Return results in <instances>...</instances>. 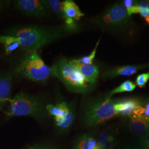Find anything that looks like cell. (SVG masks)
Instances as JSON below:
<instances>
[{
	"label": "cell",
	"mask_w": 149,
	"mask_h": 149,
	"mask_svg": "<svg viewBox=\"0 0 149 149\" xmlns=\"http://www.w3.org/2000/svg\"><path fill=\"white\" fill-rule=\"evenodd\" d=\"M79 24L70 26L65 23L57 26L33 24L19 26L10 29L7 35L18 38L21 48L27 52L37 51L44 45L80 31Z\"/></svg>",
	"instance_id": "obj_1"
},
{
	"label": "cell",
	"mask_w": 149,
	"mask_h": 149,
	"mask_svg": "<svg viewBox=\"0 0 149 149\" xmlns=\"http://www.w3.org/2000/svg\"><path fill=\"white\" fill-rule=\"evenodd\" d=\"M53 76L59 79L68 90L75 93L85 94L93 90L96 83L87 79L70 65L65 57L58 59L51 67Z\"/></svg>",
	"instance_id": "obj_2"
},
{
	"label": "cell",
	"mask_w": 149,
	"mask_h": 149,
	"mask_svg": "<svg viewBox=\"0 0 149 149\" xmlns=\"http://www.w3.org/2000/svg\"><path fill=\"white\" fill-rule=\"evenodd\" d=\"M102 30L114 34H125L130 26V17L122 2L114 3L91 20Z\"/></svg>",
	"instance_id": "obj_3"
},
{
	"label": "cell",
	"mask_w": 149,
	"mask_h": 149,
	"mask_svg": "<svg viewBox=\"0 0 149 149\" xmlns=\"http://www.w3.org/2000/svg\"><path fill=\"white\" fill-rule=\"evenodd\" d=\"M17 74L33 82L44 84L52 74L51 68L47 66L37 51L28 52L16 69Z\"/></svg>",
	"instance_id": "obj_4"
},
{
	"label": "cell",
	"mask_w": 149,
	"mask_h": 149,
	"mask_svg": "<svg viewBox=\"0 0 149 149\" xmlns=\"http://www.w3.org/2000/svg\"><path fill=\"white\" fill-rule=\"evenodd\" d=\"M116 103V100L106 97L91 100L84 108L83 122L88 127H95L117 116Z\"/></svg>",
	"instance_id": "obj_5"
},
{
	"label": "cell",
	"mask_w": 149,
	"mask_h": 149,
	"mask_svg": "<svg viewBox=\"0 0 149 149\" xmlns=\"http://www.w3.org/2000/svg\"><path fill=\"white\" fill-rule=\"evenodd\" d=\"M8 116L36 117L42 111V104L35 97L21 92L11 100Z\"/></svg>",
	"instance_id": "obj_6"
},
{
	"label": "cell",
	"mask_w": 149,
	"mask_h": 149,
	"mask_svg": "<svg viewBox=\"0 0 149 149\" xmlns=\"http://www.w3.org/2000/svg\"><path fill=\"white\" fill-rule=\"evenodd\" d=\"M13 3L22 14L36 18L49 16L52 11L47 1L45 0H16Z\"/></svg>",
	"instance_id": "obj_7"
},
{
	"label": "cell",
	"mask_w": 149,
	"mask_h": 149,
	"mask_svg": "<svg viewBox=\"0 0 149 149\" xmlns=\"http://www.w3.org/2000/svg\"><path fill=\"white\" fill-rule=\"evenodd\" d=\"M116 108L119 115L130 117L133 115L141 116L145 111L140 102L135 98H124L116 101Z\"/></svg>",
	"instance_id": "obj_8"
},
{
	"label": "cell",
	"mask_w": 149,
	"mask_h": 149,
	"mask_svg": "<svg viewBox=\"0 0 149 149\" xmlns=\"http://www.w3.org/2000/svg\"><path fill=\"white\" fill-rule=\"evenodd\" d=\"M149 67V64L140 65H124L116 67L105 71L101 75L102 80H111L119 76H130L140 70Z\"/></svg>",
	"instance_id": "obj_9"
},
{
	"label": "cell",
	"mask_w": 149,
	"mask_h": 149,
	"mask_svg": "<svg viewBox=\"0 0 149 149\" xmlns=\"http://www.w3.org/2000/svg\"><path fill=\"white\" fill-rule=\"evenodd\" d=\"M70 65L74 67L88 80L97 83L99 74L98 68L93 64H84L77 62L74 59L69 60Z\"/></svg>",
	"instance_id": "obj_10"
},
{
	"label": "cell",
	"mask_w": 149,
	"mask_h": 149,
	"mask_svg": "<svg viewBox=\"0 0 149 149\" xmlns=\"http://www.w3.org/2000/svg\"><path fill=\"white\" fill-rule=\"evenodd\" d=\"M129 117L130 118L129 128L134 135L141 136L148 132L149 129V123L144 116L133 115Z\"/></svg>",
	"instance_id": "obj_11"
},
{
	"label": "cell",
	"mask_w": 149,
	"mask_h": 149,
	"mask_svg": "<svg viewBox=\"0 0 149 149\" xmlns=\"http://www.w3.org/2000/svg\"><path fill=\"white\" fill-rule=\"evenodd\" d=\"M12 85V77L8 72H0V104L11 101L10 98Z\"/></svg>",
	"instance_id": "obj_12"
},
{
	"label": "cell",
	"mask_w": 149,
	"mask_h": 149,
	"mask_svg": "<svg viewBox=\"0 0 149 149\" xmlns=\"http://www.w3.org/2000/svg\"><path fill=\"white\" fill-rule=\"evenodd\" d=\"M63 10L66 18H69L76 21L80 20L82 17L85 16L74 1L66 0L63 1Z\"/></svg>",
	"instance_id": "obj_13"
},
{
	"label": "cell",
	"mask_w": 149,
	"mask_h": 149,
	"mask_svg": "<svg viewBox=\"0 0 149 149\" xmlns=\"http://www.w3.org/2000/svg\"><path fill=\"white\" fill-rule=\"evenodd\" d=\"M0 43L4 45L6 54L7 55L11 54L17 48L21 47L19 39L16 37L8 35L0 36Z\"/></svg>",
	"instance_id": "obj_14"
},
{
	"label": "cell",
	"mask_w": 149,
	"mask_h": 149,
	"mask_svg": "<svg viewBox=\"0 0 149 149\" xmlns=\"http://www.w3.org/2000/svg\"><path fill=\"white\" fill-rule=\"evenodd\" d=\"M70 108V107L65 102H61L55 105L50 104L46 107L48 112L54 117L65 116L69 112Z\"/></svg>",
	"instance_id": "obj_15"
},
{
	"label": "cell",
	"mask_w": 149,
	"mask_h": 149,
	"mask_svg": "<svg viewBox=\"0 0 149 149\" xmlns=\"http://www.w3.org/2000/svg\"><path fill=\"white\" fill-rule=\"evenodd\" d=\"M75 149H102V148L95 139L85 135L81 137L78 140Z\"/></svg>",
	"instance_id": "obj_16"
},
{
	"label": "cell",
	"mask_w": 149,
	"mask_h": 149,
	"mask_svg": "<svg viewBox=\"0 0 149 149\" xmlns=\"http://www.w3.org/2000/svg\"><path fill=\"white\" fill-rule=\"evenodd\" d=\"M56 125L62 129L69 128L72 124L74 119V113L71 108H70V111L65 116L63 117H54Z\"/></svg>",
	"instance_id": "obj_17"
},
{
	"label": "cell",
	"mask_w": 149,
	"mask_h": 149,
	"mask_svg": "<svg viewBox=\"0 0 149 149\" xmlns=\"http://www.w3.org/2000/svg\"><path fill=\"white\" fill-rule=\"evenodd\" d=\"M136 88V85L130 80H127L124 81L120 86H119L116 88L113 89L106 96L107 98H111V97L114 94L122 93V92H132Z\"/></svg>",
	"instance_id": "obj_18"
},
{
	"label": "cell",
	"mask_w": 149,
	"mask_h": 149,
	"mask_svg": "<svg viewBox=\"0 0 149 149\" xmlns=\"http://www.w3.org/2000/svg\"><path fill=\"white\" fill-rule=\"evenodd\" d=\"M47 2L51 11H53L60 19H63L65 21L66 18L63 10V2L59 0H48Z\"/></svg>",
	"instance_id": "obj_19"
},
{
	"label": "cell",
	"mask_w": 149,
	"mask_h": 149,
	"mask_svg": "<svg viewBox=\"0 0 149 149\" xmlns=\"http://www.w3.org/2000/svg\"><path fill=\"white\" fill-rule=\"evenodd\" d=\"M101 40V38L97 41V42L96 43V45L95 47V48L93 49V50H92V52H91V53L88 55V56H83L79 59H74L77 62L81 63V64H92L93 61L95 59V58L96 56V52H97V49L98 47V45L100 44V42Z\"/></svg>",
	"instance_id": "obj_20"
},
{
	"label": "cell",
	"mask_w": 149,
	"mask_h": 149,
	"mask_svg": "<svg viewBox=\"0 0 149 149\" xmlns=\"http://www.w3.org/2000/svg\"><path fill=\"white\" fill-rule=\"evenodd\" d=\"M139 7V13L144 18L149 15V2L141 1L138 2Z\"/></svg>",
	"instance_id": "obj_21"
},
{
	"label": "cell",
	"mask_w": 149,
	"mask_h": 149,
	"mask_svg": "<svg viewBox=\"0 0 149 149\" xmlns=\"http://www.w3.org/2000/svg\"><path fill=\"white\" fill-rule=\"evenodd\" d=\"M149 80V72L139 74L136 79V84L140 87H143Z\"/></svg>",
	"instance_id": "obj_22"
},
{
	"label": "cell",
	"mask_w": 149,
	"mask_h": 149,
	"mask_svg": "<svg viewBox=\"0 0 149 149\" xmlns=\"http://www.w3.org/2000/svg\"><path fill=\"white\" fill-rule=\"evenodd\" d=\"M110 135H111V134L109 133V132L107 131L102 132L100 134L99 137H98V143L101 146V148L102 146L106 142L108 138L110 136Z\"/></svg>",
	"instance_id": "obj_23"
},
{
	"label": "cell",
	"mask_w": 149,
	"mask_h": 149,
	"mask_svg": "<svg viewBox=\"0 0 149 149\" xmlns=\"http://www.w3.org/2000/svg\"><path fill=\"white\" fill-rule=\"evenodd\" d=\"M114 137L111 135L106 142L102 146V149H112L114 146Z\"/></svg>",
	"instance_id": "obj_24"
},
{
	"label": "cell",
	"mask_w": 149,
	"mask_h": 149,
	"mask_svg": "<svg viewBox=\"0 0 149 149\" xmlns=\"http://www.w3.org/2000/svg\"><path fill=\"white\" fill-rule=\"evenodd\" d=\"M135 2L136 1L133 0H124L122 1L123 5L125 7L127 10H129L131 7H132L135 5Z\"/></svg>",
	"instance_id": "obj_25"
},
{
	"label": "cell",
	"mask_w": 149,
	"mask_h": 149,
	"mask_svg": "<svg viewBox=\"0 0 149 149\" xmlns=\"http://www.w3.org/2000/svg\"><path fill=\"white\" fill-rule=\"evenodd\" d=\"M145 112H144V117L146 120L149 123V102L148 103V104H146V107L145 108Z\"/></svg>",
	"instance_id": "obj_26"
},
{
	"label": "cell",
	"mask_w": 149,
	"mask_h": 149,
	"mask_svg": "<svg viewBox=\"0 0 149 149\" xmlns=\"http://www.w3.org/2000/svg\"><path fill=\"white\" fill-rule=\"evenodd\" d=\"M145 149H149V129L147 132L145 138Z\"/></svg>",
	"instance_id": "obj_27"
},
{
	"label": "cell",
	"mask_w": 149,
	"mask_h": 149,
	"mask_svg": "<svg viewBox=\"0 0 149 149\" xmlns=\"http://www.w3.org/2000/svg\"><path fill=\"white\" fill-rule=\"evenodd\" d=\"M8 1H2L0 0V11L2 10L5 7L6 4L8 3Z\"/></svg>",
	"instance_id": "obj_28"
},
{
	"label": "cell",
	"mask_w": 149,
	"mask_h": 149,
	"mask_svg": "<svg viewBox=\"0 0 149 149\" xmlns=\"http://www.w3.org/2000/svg\"><path fill=\"white\" fill-rule=\"evenodd\" d=\"M145 19L146 22L148 24H149V15H148L147 17H146L145 18Z\"/></svg>",
	"instance_id": "obj_29"
},
{
	"label": "cell",
	"mask_w": 149,
	"mask_h": 149,
	"mask_svg": "<svg viewBox=\"0 0 149 149\" xmlns=\"http://www.w3.org/2000/svg\"><path fill=\"white\" fill-rule=\"evenodd\" d=\"M29 149H36V148H29Z\"/></svg>",
	"instance_id": "obj_30"
},
{
	"label": "cell",
	"mask_w": 149,
	"mask_h": 149,
	"mask_svg": "<svg viewBox=\"0 0 149 149\" xmlns=\"http://www.w3.org/2000/svg\"><path fill=\"white\" fill-rule=\"evenodd\" d=\"M137 149V148H133V149Z\"/></svg>",
	"instance_id": "obj_31"
},
{
	"label": "cell",
	"mask_w": 149,
	"mask_h": 149,
	"mask_svg": "<svg viewBox=\"0 0 149 149\" xmlns=\"http://www.w3.org/2000/svg\"><path fill=\"white\" fill-rule=\"evenodd\" d=\"M0 109H1V107H0Z\"/></svg>",
	"instance_id": "obj_32"
}]
</instances>
